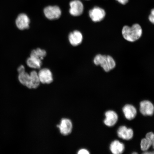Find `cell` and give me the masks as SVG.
<instances>
[{
  "instance_id": "1",
  "label": "cell",
  "mask_w": 154,
  "mask_h": 154,
  "mask_svg": "<svg viewBox=\"0 0 154 154\" xmlns=\"http://www.w3.org/2000/svg\"><path fill=\"white\" fill-rule=\"evenodd\" d=\"M122 33L123 37L125 40L133 42L139 39L141 37L142 30L139 24H135L131 27L124 26L123 28Z\"/></svg>"
},
{
  "instance_id": "2",
  "label": "cell",
  "mask_w": 154,
  "mask_h": 154,
  "mask_svg": "<svg viewBox=\"0 0 154 154\" xmlns=\"http://www.w3.org/2000/svg\"><path fill=\"white\" fill-rule=\"evenodd\" d=\"M94 64L100 65L105 72H108L112 70L116 66L114 59L109 55H96L94 60Z\"/></svg>"
},
{
  "instance_id": "3",
  "label": "cell",
  "mask_w": 154,
  "mask_h": 154,
  "mask_svg": "<svg viewBox=\"0 0 154 154\" xmlns=\"http://www.w3.org/2000/svg\"><path fill=\"white\" fill-rule=\"evenodd\" d=\"M43 13L46 18L49 20H57L60 18L62 11L57 5H49L44 8Z\"/></svg>"
},
{
  "instance_id": "4",
  "label": "cell",
  "mask_w": 154,
  "mask_h": 154,
  "mask_svg": "<svg viewBox=\"0 0 154 154\" xmlns=\"http://www.w3.org/2000/svg\"><path fill=\"white\" fill-rule=\"evenodd\" d=\"M69 12L72 16H79L83 13L84 5L80 0H72L69 3Z\"/></svg>"
},
{
  "instance_id": "5",
  "label": "cell",
  "mask_w": 154,
  "mask_h": 154,
  "mask_svg": "<svg viewBox=\"0 0 154 154\" xmlns=\"http://www.w3.org/2000/svg\"><path fill=\"white\" fill-rule=\"evenodd\" d=\"M30 23L29 18L24 13L19 14L15 20V24L17 28L21 30L28 29L30 27Z\"/></svg>"
},
{
  "instance_id": "6",
  "label": "cell",
  "mask_w": 154,
  "mask_h": 154,
  "mask_svg": "<svg viewBox=\"0 0 154 154\" xmlns=\"http://www.w3.org/2000/svg\"><path fill=\"white\" fill-rule=\"evenodd\" d=\"M57 127L61 134L66 136L72 133L73 125L70 119L63 118L61 120L60 124L57 125Z\"/></svg>"
},
{
  "instance_id": "7",
  "label": "cell",
  "mask_w": 154,
  "mask_h": 154,
  "mask_svg": "<svg viewBox=\"0 0 154 154\" xmlns=\"http://www.w3.org/2000/svg\"><path fill=\"white\" fill-rule=\"evenodd\" d=\"M38 73L41 83L49 84L53 82L52 73L49 69L47 68L42 69Z\"/></svg>"
},
{
  "instance_id": "8",
  "label": "cell",
  "mask_w": 154,
  "mask_h": 154,
  "mask_svg": "<svg viewBox=\"0 0 154 154\" xmlns=\"http://www.w3.org/2000/svg\"><path fill=\"white\" fill-rule=\"evenodd\" d=\"M89 17L92 21L95 22H100L106 16L105 11L101 8L95 7L90 10L89 12Z\"/></svg>"
},
{
  "instance_id": "9",
  "label": "cell",
  "mask_w": 154,
  "mask_h": 154,
  "mask_svg": "<svg viewBox=\"0 0 154 154\" xmlns=\"http://www.w3.org/2000/svg\"><path fill=\"white\" fill-rule=\"evenodd\" d=\"M140 113L144 116H151L153 114L154 106L151 102L148 100H144L140 103Z\"/></svg>"
},
{
  "instance_id": "10",
  "label": "cell",
  "mask_w": 154,
  "mask_h": 154,
  "mask_svg": "<svg viewBox=\"0 0 154 154\" xmlns=\"http://www.w3.org/2000/svg\"><path fill=\"white\" fill-rule=\"evenodd\" d=\"M69 43L74 47L80 45L83 40V35L79 31L76 30L71 32L68 36Z\"/></svg>"
},
{
  "instance_id": "11",
  "label": "cell",
  "mask_w": 154,
  "mask_h": 154,
  "mask_svg": "<svg viewBox=\"0 0 154 154\" xmlns=\"http://www.w3.org/2000/svg\"><path fill=\"white\" fill-rule=\"evenodd\" d=\"M119 137L129 140L131 139L134 136L133 131L131 128H128L124 126H121L117 131Z\"/></svg>"
},
{
  "instance_id": "12",
  "label": "cell",
  "mask_w": 154,
  "mask_h": 154,
  "mask_svg": "<svg viewBox=\"0 0 154 154\" xmlns=\"http://www.w3.org/2000/svg\"><path fill=\"white\" fill-rule=\"evenodd\" d=\"M106 118L104 120L105 125L109 127H112L115 125L118 119V115L115 111H108L105 113Z\"/></svg>"
},
{
  "instance_id": "13",
  "label": "cell",
  "mask_w": 154,
  "mask_h": 154,
  "mask_svg": "<svg viewBox=\"0 0 154 154\" xmlns=\"http://www.w3.org/2000/svg\"><path fill=\"white\" fill-rule=\"evenodd\" d=\"M125 116L128 120H132L136 116L137 111L134 106L130 104L125 105L122 109Z\"/></svg>"
},
{
  "instance_id": "14",
  "label": "cell",
  "mask_w": 154,
  "mask_h": 154,
  "mask_svg": "<svg viewBox=\"0 0 154 154\" xmlns=\"http://www.w3.org/2000/svg\"><path fill=\"white\" fill-rule=\"evenodd\" d=\"M30 81L28 88L29 89H35L39 86L40 82L38 73L36 71H32L29 74Z\"/></svg>"
},
{
  "instance_id": "15",
  "label": "cell",
  "mask_w": 154,
  "mask_h": 154,
  "mask_svg": "<svg viewBox=\"0 0 154 154\" xmlns=\"http://www.w3.org/2000/svg\"><path fill=\"white\" fill-rule=\"evenodd\" d=\"M109 148L111 152L114 154H122L125 149L124 144L118 140L112 142Z\"/></svg>"
},
{
  "instance_id": "16",
  "label": "cell",
  "mask_w": 154,
  "mask_h": 154,
  "mask_svg": "<svg viewBox=\"0 0 154 154\" xmlns=\"http://www.w3.org/2000/svg\"><path fill=\"white\" fill-rule=\"evenodd\" d=\"M26 63L27 66L30 68L36 69L41 68L43 64L42 60L31 57L27 59Z\"/></svg>"
},
{
  "instance_id": "17",
  "label": "cell",
  "mask_w": 154,
  "mask_h": 154,
  "mask_svg": "<svg viewBox=\"0 0 154 154\" xmlns=\"http://www.w3.org/2000/svg\"><path fill=\"white\" fill-rule=\"evenodd\" d=\"M47 54V51L45 50L38 48L32 50L31 52L30 57L36 58L42 60L46 57Z\"/></svg>"
},
{
  "instance_id": "18",
  "label": "cell",
  "mask_w": 154,
  "mask_h": 154,
  "mask_svg": "<svg viewBox=\"0 0 154 154\" xmlns=\"http://www.w3.org/2000/svg\"><path fill=\"white\" fill-rule=\"evenodd\" d=\"M18 79L22 85L28 88L30 81V75L25 72L18 74Z\"/></svg>"
},
{
  "instance_id": "19",
  "label": "cell",
  "mask_w": 154,
  "mask_h": 154,
  "mask_svg": "<svg viewBox=\"0 0 154 154\" xmlns=\"http://www.w3.org/2000/svg\"><path fill=\"white\" fill-rule=\"evenodd\" d=\"M151 146L153 148L154 144L149 140L146 138H143L140 142V148L142 151H147Z\"/></svg>"
},
{
  "instance_id": "20",
  "label": "cell",
  "mask_w": 154,
  "mask_h": 154,
  "mask_svg": "<svg viewBox=\"0 0 154 154\" xmlns=\"http://www.w3.org/2000/svg\"><path fill=\"white\" fill-rule=\"evenodd\" d=\"M146 138L149 140L153 144L154 143V134L153 132H150L146 134Z\"/></svg>"
},
{
  "instance_id": "21",
  "label": "cell",
  "mask_w": 154,
  "mask_h": 154,
  "mask_svg": "<svg viewBox=\"0 0 154 154\" xmlns=\"http://www.w3.org/2000/svg\"><path fill=\"white\" fill-rule=\"evenodd\" d=\"M149 20L150 22L153 24L154 23V10L152 9L151 12V14L149 17Z\"/></svg>"
},
{
  "instance_id": "22",
  "label": "cell",
  "mask_w": 154,
  "mask_h": 154,
  "mask_svg": "<svg viewBox=\"0 0 154 154\" xmlns=\"http://www.w3.org/2000/svg\"><path fill=\"white\" fill-rule=\"evenodd\" d=\"M17 71H18V74L25 72L26 70H25V67L24 65H20L17 69Z\"/></svg>"
},
{
  "instance_id": "23",
  "label": "cell",
  "mask_w": 154,
  "mask_h": 154,
  "mask_svg": "<svg viewBox=\"0 0 154 154\" xmlns=\"http://www.w3.org/2000/svg\"><path fill=\"white\" fill-rule=\"evenodd\" d=\"M78 154H89V151L85 149H81L78 152Z\"/></svg>"
},
{
  "instance_id": "24",
  "label": "cell",
  "mask_w": 154,
  "mask_h": 154,
  "mask_svg": "<svg viewBox=\"0 0 154 154\" xmlns=\"http://www.w3.org/2000/svg\"><path fill=\"white\" fill-rule=\"evenodd\" d=\"M116 1L118 2L121 4L123 5H125L128 2V0H116Z\"/></svg>"
},
{
  "instance_id": "25",
  "label": "cell",
  "mask_w": 154,
  "mask_h": 154,
  "mask_svg": "<svg viewBox=\"0 0 154 154\" xmlns=\"http://www.w3.org/2000/svg\"><path fill=\"white\" fill-rule=\"evenodd\" d=\"M143 154H153L154 152H144L143 153Z\"/></svg>"
},
{
  "instance_id": "26",
  "label": "cell",
  "mask_w": 154,
  "mask_h": 154,
  "mask_svg": "<svg viewBox=\"0 0 154 154\" xmlns=\"http://www.w3.org/2000/svg\"><path fill=\"white\" fill-rule=\"evenodd\" d=\"M133 154H137V153L136 152H134L133 153Z\"/></svg>"
}]
</instances>
